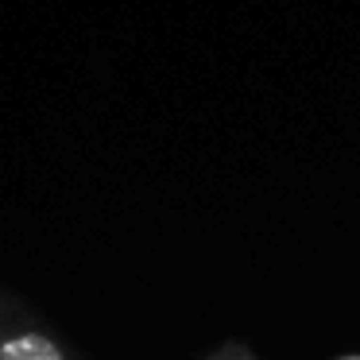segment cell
<instances>
[{
  "label": "cell",
  "mask_w": 360,
  "mask_h": 360,
  "mask_svg": "<svg viewBox=\"0 0 360 360\" xmlns=\"http://www.w3.org/2000/svg\"><path fill=\"white\" fill-rule=\"evenodd\" d=\"M0 360H70L66 349L51 333L35 326H8L0 329Z\"/></svg>",
  "instance_id": "1"
},
{
  "label": "cell",
  "mask_w": 360,
  "mask_h": 360,
  "mask_svg": "<svg viewBox=\"0 0 360 360\" xmlns=\"http://www.w3.org/2000/svg\"><path fill=\"white\" fill-rule=\"evenodd\" d=\"M202 360H259V356L248 349V345H236V341H229V345H221V349H213L210 356H202Z\"/></svg>",
  "instance_id": "2"
},
{
  "label": "cell",
  "mask_w": 360,
  "mask_h": 360,
  "mask_svg": "<svg viewBox=\"0 0 360 360\" xmlns=\"http://www.w3.org/2000/svg\"><path fill=\"white\" fill-rule=\"evenodd\" d=\"M341 360H360V356H341Z\"/></svg>",
  "instance_id": "3"
}]
</instances>
